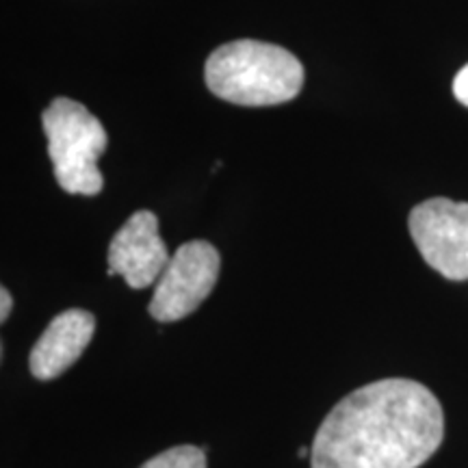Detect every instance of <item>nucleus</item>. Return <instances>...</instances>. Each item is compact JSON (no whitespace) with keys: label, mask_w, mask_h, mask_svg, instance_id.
I'll return each mask as SVG.
<instances>
[{"label":"nucleus","mask_w":468,"mask_h":468,"mask_svg":"<svg viewBox=\"0 0 468 468\" xmlns=\"http://www.w3.org/2000/svg\"><path fill=\"white\" fill-rule=\"evenodd\" d=\"M11 306H14V300H11L9 291L3 286V289H0V321H7L9 319Z\"/></svg>","instance_id":"nucleus-10"},{"label":"nucleus","mask_w":468,"mask_h":468,"mask_svg":"<svg viewBox=\"0 0 468 468\" xmlns=\"http://www.w3.org/2000/svg\"><path fill=\"white\" fill-rule=\"evenodd\" d=\"M408 228L427 265L453 282L468 280V202H420L410 213Z\"/></svg>","instance_id":"nucleus-4"},{"label":"nucleus","mask_w":468,"mask_h":468,"mask_svg":"<svg viewBox=\"0 0 468 468\" xmlns=\"http://www.w3.org/2000/svg\"><path fill=\"white\" fill-rule=\"evenodd\" d=\"M308 453H313V452H308V449H300V453H297V455H300V458H308Z\"/></svg>","instance_id":"nucleus-11"},{"label":"nucleus","mask_w":468,"mask_h":468,"mask_svg":"<svg viewBox=\"0 0 468 468\" xmlns=\"http://www.w3.org/2000/svg\"><path fill=\"white\" fill-rule=\"evenodd\" d=\"M219 251L208 241L180 245L156 282L148 306L152 319L161 324H174V321L189 317L213 292L219 280Z\"/></svg>","instance_id":"nucleus-5"},{"label":"nucleus","mask_w":468,"mask_h":468,"mask_svg":"<svg viewBox=\"0 0 468 468\" xmlns=\"http://www.w3.org/2000/svg\"><path fill=\"white\" fill-rule=\"evenodd\" d=\"M444 438L436 395L406 378L362 386L330 410L313 441V468H419Z\"/></svg>","instance_id":"nucleus-1"},{"label":"nucleus","mask_w":468,"mask_h":468,"mask_svg":"<svg viewBox=\"0 0 468 468\" xmlns=\"http://www.w3.org/2000/svg\"><path fill=\"white\" fill-rule=\"evenodd\" d=\"M142 468H207V453L193 444H180L142 464Z\"/></svg>","instance_id":"nucleus-8"},{"label":"nucleus","mask_w":468,"mask_h":468,"mask_svg":"<svg viewBox=\"0 0 468 468\" xmlns=\"http://www.w3.org/2000/svg\"><path fill=\"white\" fill-rule=\"evenodd\" d=\"M42 126L58 186L72 196H98L104 185L98 159L109 144L101 120L85 104L61 96L42 113Z\"/></svg>","instance_id":"nucleus-3"},{"label":"nucleus","mask_w":468,"mask_h":468,"mask_svg":"<svg viewBox=\"0 0 468 468\" xmlns=\"http://www.w3.org/2000/svg\"><path fill=\"white\" fill-rule=\"evenodd\" d=\"M208 90L241 107H273L297 98L303 66L282 46L237 39L213 50L204 68Z\"/></svg>","instance_id":"nucleus-2"},{"label":"nucleus","mask_w":468,"mask_h":468,"mask_svg":"<svg viewBox=\"0 0 468 468\" xmlns=\"http://www.w3.org/2000/svg\"><path fill=\"white\" fill-rule=\"evenodd\" d=\"M96 332V317L87 310L69 308L57 314L28 356L33 378L48 382L66 373L83 356Z\"/></svg>","instance_id":"nucleus-7"},{"label":"nucleus","mask_w":468,"mask_h":468,"mask_svg":"<svg viewBox=\"0 0 468 468\" xmlns=\"http://www.w3.org/2000/svg\"><path fill=\"white\" fill-rule=\"evenodd\" d=\"M169 256L152 210H137L115 232L109 245V276H122L131 289H148L159 282Z\"/></svg>","instance_id":"nucleus-6"},{"label":"nucleus","mask_w":468,"mask_h":468,"mask_svg":"<svg viewBox=\"0 0 468 468\" xmlns=\"http://www.w3.org/2000/svg\"><path fill=\"white\" fill-rule=\"evenodd\" d=\"M453 93H455V98H458V102H462L464 107H468V66L462 68L458 76H455Z\"/></svg>","instance_id":"nucleus-9"}]
</instances>
